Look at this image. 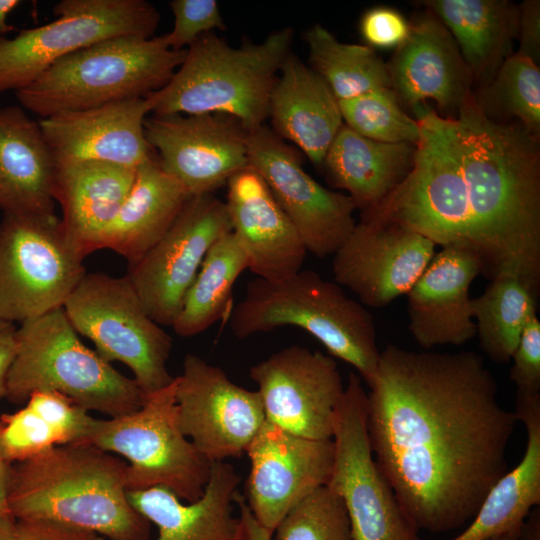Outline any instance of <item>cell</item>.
<instances>
[{"mask_svg": "<svg viewBox=\"0 0 540 540\" xmlns=\"http://www.w3.org/2000/svg\"><path fill=\"white\" fill-rule=\"evenodd\" d=\"M517 53L529 57L536 63L540 59V1L526 0L518 8Z\"/></svg>", "mask_w": 540, "mask_h": 540, "instance_id": "cell-43", "label": "cell"}, {"mask_svg": "<svg viewBox=\"0 0 540 540\" xmlns=\"http://www.w3.org/2000/svg\"><path fill=\"white\" fill-rule=\"evenodd\" d=\"M136 169L94 160L55 164L53 198L61 205L60 221L85 257L98 250L100 237L133 186Z\"/></svg>", "mask_w": 540, "mask_h": 540, "instance_id": "cell-24", "label": "cell"}, {"mask_svg": "<svg viewBox=\"0 0 540 540\" xmlns=\"http://www.w3.org/2000/svg\"><path fill=\"white\" fill-rule=\"evenodd\" d=\"M511 360L510 379L517 393H540V320L537 312L526 322Z\"/></svg>", "mask_w": 540, "mask_h": 540, "instance_id": "cell-40", "label": "cell"}, {"mask_svg": "<svg viewBox=\"0 0 540 540\" xmlns=\"http://www.w3.org/2000/svg\"><path fill=\"white\" fill-rule=\"evenodd\" d=\"M10 464L0 453V514L9 513L8 508V484Z\"/></svg>", "mask_w": 540, "mask_h": 540, "instance_id": "cell-47", "label": "cell"}, {"mask_svg": "<svg viewBox=\"0 0 540 540\" xmlns=\"http://www.w3.org/2000/svg\"><path fill=\"white\" fill-rule=\"evenodd\" d=\"M266 420L292 434L332 439L336 408L344 393L332 356L292 345L250 368Z\"/></svg>", "mask_w": 540, "mask_h": 540, "instance_id": "cell-17", "label": "cell"}, {"mask_svg": "<svg viewBox=\"0 0 540 540\" xmlns=\"http://www.w3.org/2000/svg\"><path fill=\"white\" fill-rule=\"evenodd\" d=\"M189 198L154 155L136 169L133 186L100 237L98 250L115 251L129 266L137 263L169 230Z\"/></svg>", "mask_w": 540, "mask_h": 540, "instance_id": "cell-28", "label": "cell"}, {"mask_svg": "<svg viewBox=\"0 0 540 540\" xmlns=\"http://www.w3.org/2000/svg\"><path fill=\"white\" fill-rule=\"evenodd\" d=\"M175 390L174 378L138 410L97 419L87 442L126 458L127 491L164 487L190 503L202 496L212 463L182 433Z\"/></svg>", "mask_w": 540, "mask_h": 540, "instance_id": "cell-8", "label": "cell"}, {"mask_svg": "<svg viewBox=\"0 0 540 540\" xmlns=\"http://www.w3.org/2000/svg\"><path fill=\"white\" fill-rule=\"evenodd\" d=\"M148 96L40 119L56 163L94 160L138 168L154 157L144 129Z\"/></svg>", "mask_w": 540, "mask_h": 540, "instance_id": "cell-20", "label": "cell"}, {"mask_svg": "<svg viewBox=\"0 0 540 540\" xmlns=\"http://www.w3.org/2000/svg\"><path fill=\"white\" fill-rule=\"evenodd\" d=\"M146 139L160 167L189 196L213 194L249 166V132L234 117L218 114L152 115Z\"/></svg>", "mask_w": 540, "mask_h": 540, "instance_id": "cell-16", "label": "cell"}, {"mask_svg": "<svg viewBox=\"0 0 540 540\" xmlns=\"http://www.w3.org/2000/svg\"><path fill=\"white\" fill-rule=\"evenodd\" d=\"M185 54L168 48L162 35L105 39L60 59L16 97L41 119L146 97L169 82Z\"/></svg>", "mask_w": 540, "mask_h": 540, "instance_id": "cell-6", "label": "cell"}, {"mask_svg": "<svg viewBox=\"0 0 540 540\" xmlns=\"http://www.w3.org/2000/svg\"><path fill=\"white\" fill-rule=\"evenodd\" d=\"M17 529L21 540H105L93 531L45 520H19Z\"/></svg>", "mask_w": 540, "mask_h": 540, "instance_id": "cell-42", "label": "cell"}, {"mask_svg": "<svg viewBox=\"0 0 540 540\" xmlns=\"http://www.w3.org/2000/svg\"><path fill=\"white\" fill-rule=\"evenodd\" d=\"M486 97L500 111L531 134H540V69L538 64L522 54L507 57L493 80L486 85Z\"/></svg>", "mask_w": 540, "mask_h": 540, "instance_id": "cell-38", "label": "cell"}, {"mask_svg": "<svg viewBox=\"0 0 540 540\" xmlns=\"http://www.w3.org/2000/svg\"><path fill=\"white\" fill-rule=\"evenodd\" d=\"M16 331L13 323L0 320V399L6 396L7 375L16 352Z\"/></svg>", "mask_w": 540, "mask_h": 540, "instance_id": "cell-44", "label": "cell"}, {"mask_svg": "<svg viewBox=\"0 0 540 540\" xmlns=\"http://www.w3.org/2000/svg\"><path fill=\"white\" fill-rule=\"evenodd\" d=\"M538 292L518 276L501 274L490 279L481 295L472 298L476 335L492 361L511 360L526 322L537 312Z\"/></svg>", "mask_w": 540, "mask_h": 540, "instance_id": "cell-34", "label": "cell"}, {"mask_svg": "<svg viewBox=\"0 0 540 540\" xmlns=\"http://www.w3.org/2000/svg\"><path fill=\"white\" fill-rule=\"evenodd\" d=\"M282 326L305 330L372 386L381 354L373 316L336 282L302 269L278 281H250L230 314L233 335L242 339Z\"/></svg>", "mask_w": 540, "mask_h": 540, "instance_id": "cell-5", "label": "cell"}, {"mask_svg": "<svg viewBox=\"0 0 540 540\" xmlns=\"http://www.w3.org/2000/svg\"><path fill=\"white\" fill-rule=\"evenodd\" d=\"M414 152L415 145L371 140L343 124L323 166L333 184L345 190L356 209L364 212L401 183L412 166Z\"/></svg>", "mask_w": 540, "mask_h": 540, "instance_id": "cell-31", "label": "cell"}, {"mask_svg": "<svg viewBox=\"0 0 540 540\" xmlns=\"http://www.w3.org/2000/svg\"><path fill=\"white\" fill-rule=\"evenodd\" d=\"M293 35L284 27L239 48L214 32L201 36L186 49L169 82L148 95L152 115L218 113L236 118L248 131L263 126Z\"/></svg>", "mask_w": 540, "mask_h": 540, "instance_id": "cell-4", "label": "cell"}, {"mask_svg": "<svg viewBox=\"0 0 540 540\" xmlns=\"http://www.w3.org/2000/svg\"><path fill=\"white\" fill-rule=\"evenodd\" d=\"M514 413L527 434L522 460L491 488L471 524L450 540L520 533L531 510L540 504V393H517Z\"/></svg>", "mask_w": 540, "mask_h": 540, "instance_id": "cell-29", "label": "cell"}, {"mask_svg": "<svg viewBox=\"0 0 540 540\" xmlns=\"http://www.w3.org/2000/svg\"><path fill=\"white\" fill-rule=\"evenodd\" d=\"M127 463L92 443L52 447L10 468L9 513L93 531L109 540H149L150 522L127 497Z\"/></svg>", "mask_w": 540, "mask_h": 540, "instance_id": "cell-3", "label": "cell"}, {"mask_svg": "<svg viewBox=\"0 0 540 540\" xmlns=\"http://www.w3.org/2000/svg\"><path fill=\"white\" fill-rule=\"evenodd\" d=\"M96 420L59 392H34L23 408L1 417L0 453L10 464L58 445L87 442Z\"/></svg>", "mask_w": 540, "mask_h": 540, "instance_id": "cell-32", "label": "cell"}, {"mask_svg": "<svg viewBox=\"0 0 540 540\" xmlns=\"http://www.w3.org/2000/svg\"><path fill=\"white\" fill-rule=\"evenodd\" d=\"M226 208L231 231L248 259V270L268 281L302 269L307 250L268 185L252 167L227 182Z\"/></svg>", "mask_w": 540, "mask_h": 540, "instance_id": "cell-22", "label": "cell"}, {"mask_svg": "<svg viewBox=\"0 0 540 540\" xmlns=\"http://www.w3.org/2000/svg\"><path fill=\"white\" fill-rule=\"evenodd\" d=\"M517 421L476 352L381 351L367 393V434L376 465L418 531H451L473 519L508 472Z\"/></svg>", "mask_w": 540, "mask_h": 540, "instance_id": "cell-1", "label": "cell"}, {"mask_svg": "<svg viewBox=\"0 0 540 540\" xmlns=\"http://www.w3.org/2000/svg\"><path fill=\"white\" fill-rule=\"evenodd\" d=\"M245 453L251 468L243 496L272 535L291 508L328 484L334 465L332 439L304 438L266 419Z\"/></svg>", "mask_w": 540, "mask_h": 540, "instance_id": "cell-18", "label": "cell"}, {"mask_svg": "<svg viewBox=\"0 0 540 540\" xmlns=\"http://www.w3.org/2000/svg\"><path fill=\"white\" fill-rule=\"evenodd\" d=\"M175 379L178 424L198 452L211 463L242 456L266 419L259 392L195 354Z\"/></svg>", "mask_w": 540, "mask_h": 540, "instance_id": "cell-14", "label": "cell"}, {"mask_svg": "<svg viewBox=\"0 0 540 540\" xmlns=\"http://www.w3.org/2000/svg\"><path fill=\"white\" fill-rule=\"evenodd\" d=\"M448 121L460 167L468 250L487 278L511 274L539 290V138L519 123L494 120L474 93Z\"/></svg>", "mask_w": 540, "mask_h": 540, "instance_id": "cell-2", "label": "cell"}, {"mask_svg": "<svg viewBox=\"0 0 540 540\" xmlns=\"http://www.w3.org/2000/svg\"><path fill=\"white\" fill-rule=\"evenodd\" d=\"M359 27L362 38L371 48L396 49L410 32V22L400 12L382 6L367 10Z\"/></svg>", "mask_w": 540, "mask_h": 540, "instance_id": "cell-41", "label": "cell"}, {"mask_svg": "<svg viewBox=\"0 0 540 540\" xmlns=\"http://www.w3.org/2000/svg\"><path fill=\"white\" fill-rule=\"evenodd\" d=\"M268 118L278 137L294 143L319 167L344 124L329 86L292 52L272 89Z\"/></svg>", "mask_w": 540, "mask_h": 540, "instance_id": "cell-25", "label": "cell"}, {"mask_svg": "<svg viewBox=\"0 0 540 540\" xmlns=\"http://www.w3.org/2000/svg\"><path fill=\"white\" fill-rule=\"evenodd\" d=\"M309 66L338 101L377 89L391 88L387 65L373 48L340 42L320 24L305 32Z\"/></svg>", "mask_w": 540, "mask_h": 540, "instance_id": "cell-35", "label": "cell"}, {"mask_svg": "<svg viewBox=\"0 0 540 540\" xmlns=\"http://www.w3.org/2000/svg\"><path fill=\"white\" fill-rule=\"evenodd\" d=\"M0 540H21L17 520L10 514H0Z\"/></svg>", "mask_w": 540, "mask_h": 540, "instance_id": "cell-49", "label": "cell"}, {"mask_svg": "<svg viewBox=\"0 0 540 540\" xmlns=\"http://www.w3.org/2000/svg\"><path fill=\"white\" fill-rule=\"evenodd\" d=\"M519 540H540L539 508L532 509L525 519L519 533Z\"/></svg>", "mask_w": 540, "mask_h": 540, "instance_id": "cell-46", "label": "cell"}, {"mask_svg": "<svg viewBox=\"0 0 540 540\" xmlns=\"http://www.w3.org/2000/svg\"><path fill=\"white\" fill-rule=\"evenodd\" d=\"M435 247L408 227L361 220L332 255L334 280L355 293L361 304L382 308L408 293Z\"/></svg>", "mask_w": 540, "mask_h": 540, "instance_id": "cell-19", "label": "cell"}, {"mask_svg": "<svg viewBox=\"0 0 540 540\" xmlns=\"http://www.w3.org/2000/svg\"><path fill=\"white\" fill-rule=\"evenodd\" d=\"M247 269L248 259L233 232L220 237L206 254L185 296L172 326L175 332L192 337L223 318L234 283Z\"/></svg>", "mask_w": 540, "mask_h": 540, "instance_id": "cell-33", "label": "cell"}, {"mask_svg": "<svg viewBox=\"0 0 540 540\" xmlns=\"http://www.w3.org/2000/svg\"><path fill=\"white\" fill-rule=\"evenodd\" d=\"M63 309L75 331L106 361L125 364L146 395L174 380L167 369L172 339L148 315L126 276L85 274Z\"/></svg>", "mask_w": 540, "mask_h": 540, "instance_id": "cell-10", "label": "cell"}, {"mask_svg": "<svg viewBox=\"0 0 540 540\" xmlns=\"http://www.w3.org/2000/svg\"><path fill=\"white\" fill-rule=\"evenodd\" d=\"M343 123L357 134L384 143L416 145L420 129L391 88L338 101Z\"/></svg>", "mask_w": 540, "mask_h": 540, "instance_id": "cell-36", "label": "cell"}, {"mask_svg": "<svg viewBox=\"0 0 540 540\" xmlns=\"http://www.w3.org/2000/svg\"><path fill=\"white\" fill-rule=\"evenodd\" d=\"M454 38L473 81L488 85L517 38L518 8L506 0L423 1Z\"/></svg>", "mask_w": 540, "mask_h": 540, "instance_id": "cell-30", "label": "cell"}, {"mask_svg": "<svg viewBox=\"0 0 540 540\" xmlns=\"http://www.w3.org/2000/svg\"><path fill=\"white\" fill-rule=\"evenodd\" d=\"M229 232L225 202L213 194L191 196L164 236L129 266L126 277L156 323L173 326L206 254Z\"/></svg>", "mask_w": 540, "mask_h": 540, "instance_id": "cell-13", "label": "cell"}, {"mask_svg": "<svg viewBox=\"0 0 540 540\" xmlns=\"http://www.w3.org/2000/svg\"><path fill=\"white\" fill-rule=\"evenodd\" d=\"M55 161L39 121L21 106L0 107V209L54 213Z\"/></svg>", "mask_w": 540, "mask_h": 540, "instance_id": "cell-27", "label": "cell"}, {"mask_svg": "<svg viewBox=\"0 0 540 540\" xmlns=\"http://www.w3.org/2000/svg\"><path fill=\"white\" fill-rule=\"evenodd\" d=\"M482 274L478 257L459 247H442L406 294L408 329L425 350L461 346L476 336L469 290Z\"/></svg>", "mask_w": 540, "mask_h": 540, "instance_id": "cell-23", "label": "cell"}, {"mask_svg": "<svg viewBox=\"0 0 540 540\" xmlns=\"http://www.w3.org/2000/svg\"><path fill=\"white\" fill-rule=\"evenodd\" d=\"M84 258L55 213H4L0 320L21 324L62 308L86 274Z\"/></svg>", "mask_w": 540, "mask_h": 540, "instance_id": "cell-9", "label": "cell"}, {"mask_svg": "<svg viewBox=\"0 0 540 540\" xmlns=\"http://www.w3.org/2000/svg\"><path fill=\"white\" fill-rule=\"evenodd\" d=\"M239 482L231 464L215 461L202 496L194 502H183L164 487L127 491V497L158 528L155 540H240L233 506Z\"/></svg>", "mask_w": 540, "mask_h": 540, "instance_id": "cell-26", "label": "cell"}, {"mask_svg": "<svg viewBox=\"0 0 540 540\" xmlns=\"http://www.w3.org/2000/svg\"><path fill=\"white\" fill-rule=\"evenodd\" d=\"M248 160L290 219L307 252L319 258L333 255L356 225L352 199L314 180L295 150L265 125L249 132Z\"/></svg>", "mask_w": 540, "mask_h": 540, "instance_id": "cell-15", "label": "cell"}, {"mask_svg": "<svg viewBox=\"0 0 540 540\" xmlns=\"http://www.w3.org/2000/svg\"><path fill=\"white\" fill-rule=\"evenodd\" d=\"M19 0H0V36L12 32L14 26L7 22L8 16L20 6Z\"/></svg>", "mask_w": 540, "mask_h": 540, "instance_id": "cell-48", "label": "cell"}, {"mask_svg": "<svg viewBox=\"0 0 540 540\" xmlns=\"http://www.w3.org/2000/svg\"><path fill=\"white\" fill-rule=\"evenodd\" d=\"M386 65L391 89L408 107L430 99L445 112H458L472 93L473 77L454 38L429 10L410 22L408 37Z\"/></svg>", "mask_w": 540, "mask_h": 540, "instance_id": "cell-21", "label": "cell"}, {"mask_svg": "<svg viewBox=\"0 0 540 540\" xmlns=\"http://www.w3.org/2000/svg\"><path fill=\"white\" fill-rule=\"evenodd\" d=\"M234 502L239 508V539L271 540L273 535L256 520L244 496L237 491L234 495Z\"/></svg>", "mask_w": 540, "mask_h": 540, "instance_id": "cell-45", "label": "cell"}, {"mask_svg": "<svg viewBox=\"0 0 540 540\" xmlns=\"http://www.w3.org/2000/svg\"><path fill=\"white\" fill-rule=\"evenodd\" d=\"M57 18L0 36V93L28 86L60 59L96 42L134 35L155 36L160 14L145 0H61Z\"/></svg>", "mask_w": 540, "mask_h": 540, "instance_id": "cell-11", "label": "cell"}, {"mask_svg": "<svg viewBox=\"0 0 540 540\" xmlns=\"http://www.w3.org/2000/svg\"><path fill=\"white\" fill-rule=\"evenodd\" d=\"M273 535L275 540H353L344 501L329 485L291 508Z\"/></svg>", "mask_w": 540, "mask_h": 540, "instance_id": "cell-37", "label": "cell"}, {"mask_svg": "<svg viewBox=\"0 0 540 540\" xmlns=\"http://www.w3.org/2000/svg\"><path fill=\"white\" fill-rule=\"evenodd\" d=\"M366 403L362 379L351 372L335 411L334 465L327 485L344 501L353 540H422L375 463Z\"/></svg>", "mask_w": 540, "mask_h": 540, "instance_id": "cell-12", "label": "cell"}, {"mask_svg": "<svg viewBox=\"0 0 540 540\" xmlns=\"http://www.w3.org/2000/svg\"><path fill=\"white\" fill-rule=\"evenodd\" d=\"M489 540H519V533L502 534Z\"/></svg>", "mask_w": 540, "mask_h": 540, "instance_id": "cell-50", "label": "cell"}, {"mask_svg": "<svg viewBox=\"0 0 540 540\" xmlns=\"http://www.w3.org/2000/svg\"><path fill=\"white\" fill-rule=\"evenodd\" d=\"M59 392L86 410L118 417L138 410L146 394L78 337L65 311L21 323L6 397L24 403L34 392Z\"/></svg>", "mask_w": 540, "mask_h": 540, "instance_id": "cell-7", "label": "cell"}, {"mask_svg": "<svg viewBox=\"0 0 540 540\" xmlns=\"http://www.w3.org/2000/svg\"><path fill=\"white\" fill-rule=\"evenodd\" d=\"M169 7L174 16V25L162 38L172 50H184L185 46L189 47L215 29H226L216 0H172Z\"/></svg>", "mask_w": 540, "mask_h": 540, "instance_id": "cell-39", "label": "cell"}]
</instances>
